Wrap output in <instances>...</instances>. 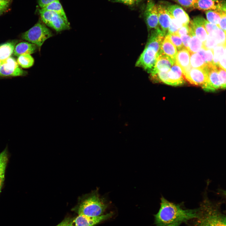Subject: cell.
<instances>
[{
  "label": "cell",
  "mask_w": 226,
  "mask_h": 226,
  "mask_svg": "<svg viewBox=\"0 0 226 226\" xmlns=\"http://www.w3.org/2000/svg\"><path fill=\"white\" fill-rule=\"evenodd\" d=\"M226 51L221 57L218 63V66L225 70H226Z\"/></svg>",
  "instance_id": "60d3db41"
},
{
  "label": "cell",
  "mask_w": 226,
  "mask_h": 226,
  "mask_svg": "<svg viewBox=\"0 0 226 226\" xmlns=\"http://www.w3.org/2000/svg\"><path fill=\"white\" fill-rule=\"evenodd\" d=\"M175 63V61L160 51L153 69L150 73L168 72Z\"/></svg>",
  "instance_id": "4fadbf2b"
},
{
  "label": "cell",
  "mask_w": 226,
  "mask_h": 226,
  "mask_svg": "<svg viewBox=\"0 0 226 226\" xmlns=\"http://www.w3.org/2000/svg\"><path fill=\"white\" fill-rule=\"evenodd\" d=\"M197 53L202 56L206 64L213 63V49L205 50L201 48Z\"/></svg>",
  "instance_id": "f546056e"
},
{
  "label": "cell",
  "mask_w": 226,
  "mask_h": 226,
  "mask_svg": "<svg viewBox=\"0 0 226 226\" xmlns=\"http://www.w3.org/2000/svg\"><path fill=\"white\" fill-rule=\"evenodd\" d=\"M185 80L181 68L175 62L167 72L166 84L172 86H179L184 84Z\"/></svg>",
  "instance_id": "7c38bea8"
},
{
  "label": "cell",
  "mask_w": 226,
  "mask_h": 226,
  "mask_svg": "<svg viewBox=\"0 0 226 226\" xmlns=\"http://www.w3.org/2000/svg\"><path fill=\"white\" fill-rule=\"evenodd\" d=\"M42 9L53 11L66 20L68 21L65 13L59 0H57Z\"/></svg>",
  "instance_id": "cb8c5ba5"
},
{
  "label": "cell",
  "mask_w": 226,
  "mask_h": 226,
  "mask_svg": "<svg viewBox=\"0 0 226 226\" xmlns=\"http://www.w3.org/2000/svg\"><path fill=\"white\" fill-rule=\"evenodd\" d=\"M160 51L175 61L177 50L167 35H165L162 43Z\"/></svg>",
  "instance_id": "ffe728a7"
},
{
  "label": "cell",
  "mask_w": 226,
  "mask_h": 226,
  "mask_svg": "<svg viewBox=\"0 0 226 226\" xmlns=\"http://www.w3.org/2000/svg\"><path fill=\"white\" fill-rule=\"evenodd\" d=\"M161 45V41L159 38L149 37L143 51L136 63V66L143 68L150 73L154 67Z\"/></svg>",
  "instance_id": "277c9868"
},
{
  "label": "cell",
  "mask_w": 226,
  "mask_h": 226,
  "mask_svg": "<svg viewBox=\"0 0 226 226\" xmlns=\"http://www.w3.org/2000/svg\"><path fill=\"white\" fill-rule=\"evenodd\" d=\"M189 35L191 36V39L188 51L190 54L196 53L202 47V43L196 36L191 28Z\"/></svg>",
  "instance_id": "603a6c76"
},
{
  "label": "cell",
  "mask_w": 226,
  "mask_h": 226,
  "mask_svg": "<svg viewBox=\"0 0 226 226\" xmlns=\"http://www.w3.org/2000/svg\"><path fill=\"white\" fill-rule=\"evenodd\" d=\"M73 220L70 218H67L64 219L61 222L56 226H73Z\"/></svg>",
  "instance_id": "b9f144b4"
},
{
  "label": "cell",
  "mask_w": 226,
  "mask_h": 226,
  "mask_svg": "<svg viewBox=\"0 0 226 226\" xmlns=\"http://www.w3.org/2000/svg\"><path fill=\"white\" fill-rule=\"evenodd\" d=\"M214 39L217 45H226V33L219 28L209 34Z\"/></svg>",
  "instance_id": "484cf974"
},
{
  "label": "cell",
  "mask_w": 226,
  "mask_h": 226,
  "mask_svg": "<svg viewBox=\"0 0 226 226\" xmlns=\"http://www.w3.org/2000/svg\"><path fill=\"white\" fill-rule=\"evenodd\" d=\"M190 54V62L191 68L202 69L205 67L206 64L197 52Z\"/></svg>",
  "instance_id": "d4e9b609"
},
{
  "label": "cell",
  "mask_w": 226,
  "mask_h": 226,
  "mask_svg": "<svg viewBox=\"0 0 226 226\" xmlns=\"http://www.w3.org/2000/svg\"><path fill=\"white\" fill-rule=\"evenodd\" d=\"M8 160V152L7 148H6L0 153V178L4 177Z\"/></svg>",
  "instance_id": "83f0119b"
},
{
  "label": "cell",
  "mask_w": 226,
  "mask_h": 226,
  "mask_svg": "<svg viewBox=\"0 0 226 226\" xmlns=\"http://www.w3.org/2000/svg\"><path fill=\"white\" fill-rule=\"evenodd\" d=\"M217 69L223 89H225L226 88V70L217 66Z\"/></svg>",
  "instance_id": "836d02e7"
},
{
  "label": "cell",
  "mask_w": 226,
  "mask_h": 226,
  "mask_svg": "<svg viewBox=\"0 0 226 226\" xmlns=\"http://www.w3.org/2000/svg\"><path fill=\"white\" fill-rule=\"evenodd\" d=\"M39 13L43 23L57 32L70 28L68 21L66 20L53 11L41 8L39 10Z\"/></svg>",
  "instance_id": "8992f818"
},
{
  "label": "cell",
  "mask_w": 226,
  "mask_h": 226,
  "mask_svg": "<svg viewBox=\"0 0 226 226\" xmlns=\"http://www.w3.org/2000/svg\"><path fill=\"white\" fill-rule=\"evenodd\" d=\"M2 0H0V1H2Z\"/></svg>",
  "instance_id": "7dc6e473"
},
{
  "label": "cell",
  "mask_w": 226,
  "mask_h": 226,
  "mask_svg": "<svg viewBox=\"0 0 226 226\" xmlns=\"http://www.w3.org/2000/svg\"><path fill=\"white\" fill-rule=\"evenodd\" d=\"M226 50V45H218L213 48V64L214 65L218 66L219 60Z\"/></svg>",
  "instance_id": "f1b7e54d"
},
{
  "label": "cell",
  "mask_w": 226,
  "mask_h": 226,
  "mask_svg": "<svg viewBox=\"0 0 226 226\" xmlns=\"http://www.w3.org/2000/svg\"><path fill=\"white\" fill-rule=\"evenodd\" d=\"M183 75L185 80L191 84L202 88L207 80V74L203 69L191 68Z\"/></svg>",
  "instance_id": "8fae6325"
},
{
  "label": "cell",
  "mask_w": 226,
  "mask_h": 226,
  "mask_svg": "<svg viewBox=\"0 0 226 226\" xmlns=\"http://www.w3.org/2000/svg\"><path fill=\"white\" fill-rule=\"evenodd\" d=\"M195 8L205 11L225 10V1L222 0H197Z\"/></svg>",
  "instance_id": "2e32d148"
},
{
  "label": "cell",
  "mask_w": 226,
  "mask_h": 226,
  "mask_svg": "<svg viewBox=\"0 0 226 226\" xmlns=\"http://www.w3.org/2000/svg\"><path fill=\"white\" fill-rule=\"evenodd\" d=\"M107 207L103 199L100 197L97 188L80 196L78 203L74 209L78 215L96 217L103 214Z\"/></svg>",
  "instance_id": "3957f363"
},
{
  "label": "cell",
  "mask_w": 226,
  "mask_h": 226,
  "mask_svg": "<svg viewBox=\"0 0 226 226\" xmlns=\"http://www.w3.org/2000/svg\"><path fill=\"white\" fill-rule=\"evenodd\" d=\"M207 193L206 190L197 208V216L191 220L192 226H226V215L221 210V203L211 201Z\"/></svg>",
  "instance_id": "7a4b0ae2"
},
{
  "label": "cell",
  "mask_w": 226,
  "mask_h": 226,
  "mask_svg": "<svg viewBox=\"0 0 226 226\" xmlns=\"http://www.w3.org/2000/svg\"><path fill=\"white\" fill-rule=\"evenodd\" d=\"M191 31V28L189 24L183 25L178 30L176 33L180 36L186 35L189 34Z\"/></svg>",
  "instance_id": "8d00e7d4"
},
{
  "label": "cell",
  "mask_w": 226,
  "mask_h": 226,
  "mask_svg": "<svg viewBox=\"0 0 226 226\" xmlns=\"http://www.w3.org/2000/svg\"><path fill=\"white\" fill-rule=\"evenodd\" d=\"M166 35L178 50L184 47L180 36L177 33L168 34Z\"/></svg>",
  "instance_id": "4dcf8cb0"
},
{
  "label": "cell",
  "mask_w": 226,
  "mask_h": 226,
  "mask_svg": "<svg viewBox=\"0 0 226 226\" xmlns=\"http://www.w3.org/2000/svg\"><path fill=\"white\" fill-rule=\"evenodd\" d=\"M26 73L20 68L13 57H10L1 64L0 76H18L24 75Z\"/></svg>",
  "instance_id": "9c48e42d"
},
{
  "label": "cell",
  "mask_w": 226,
  "mask_h": 226,
  "mask_svg": "<svg viewBox=\"0 0 226 226\" xmlns=\"http://www.w3.org/2000/svg\"><path fill=\"white\" fill-rule=\"evenodd\" d=\"M73 226H75L73 225Z\"/></svg>",
  "instance_id": "c3c4849f"
},
{
  "label": "cell",
  "mask_w": 226,
  "mask_h": 226,
  "mask_svg": "<svg viewBox=\"0 0 226 226\" xmlns=\"http://www.w3.org/2000/svg\"><path fill=\"white\" fill-rule=\"evenodd\" d=\"M144 16L149 30L150 32L158 31L162 33L159 24L157 4L153 0L148 1L144 12Z\"/></svg>",
  "instance_id": "52a82bcc"
},
{
  "label": "cell",
  "mask_w": 226,
  "mask_h": 226,
  "mask_svg": "<svg viewBox=\"0 0 226 226\" xmlns=\"http://www.w3.org/2000/svg\"><path fill=\"white\" fill-rule=\"evenodd\" d=\"M218 27L226 33V11L222 13Z\"/></svg>",
  "instance_id": "f35d334b"
},
{
  "label": "cell",
  "mask_w": 226,
  "mask_h": 226,
  "mask_svg": "<svg viewBox=\"0 0 226 226\" xmlns=\"http://www.w3.org/2000/svg\"><path fill=\"white\" fill-rule=\"evenodd\" d=\"M217 66L213 63L206 64L202 68L206 73L207 77L206 83L202 87L206 91H214L219 89H223L217 71Z\"/></svg>",
  "instance_id": "ba28073f"
},
{
  "label": "cell",
  "mask_w": 226,
  "mask_h": 226,
  "mask_svg": "<svg viewBox=\"0 0 226 226\" xmlns=\"http://www.w3.org/2000/svg\"><path fill=\"white\" fill-rule=\"evenodd\" d=\"M165 5L166 9L170 16L182 25L189 24L190 21L188 14L180 6L176 4Z\"/></svg>",
  "instance_id": "5bb4252c"
},
{
  "label": "cell",
  "mask_w": 226,
  "mask_h": 226,
  "mask_svg": "<svg viewBox=\"0 0 226 226\" xmlns=\"http://www.w3.org/2000/svg\"><path fill=\"white\" fill-rule=\"evenodd\" d=\"M4 177L0 178V192L3 184Z\"/></svg>",
  "instance_id": "f6af8a7d"
},
{
  "label": "cell",
  "mask_w": 226,
  "mask_h": 226,
  "mask_svg": "<svg viewBox=\"0 0 226 226\" xmlns=\"http://www.w3.org/2000/svg\"><path fill=\"white\" fill-rule=\"evenodd\" d=\"M170 16V23L168 29L167 34L176 33L178 30L183 25L174 18Z\"/></svg>",
  "instance_id": "1f68e13d"
},
{
  "label": "cell",
  "mask_w": 226,
  "mask_h": 226,
  "mask_svg": "<svg viewBox=\"0 0 226 226\" xmlns=\"http://www.w3.org/2000/svg\"><path fill=\"white\" fill-rule=\"evenodd\" d=\"M203 22L204 28L208 35L218 28L216 25L209 22L204 18H203Z\"/></svg>",
  "instance_id": "e575fe53"
},
{
  "label": "cell",
  "mask_w": 226,
  "mask_h": 226,
  "mask_svg": "<svg viewBox=\"0 0 226 226\" xmlns=\"http://www.w3.org/2000/svg\"><path fill=\"white\" fill-rule=\"evenodd\" d=\"M113 215L111 212L96 217L78 215L73 220L72 224L75 226H94L110 218Z\"/></svg>",
  "instance_id": "30bf717a"
},
{
  "label": "cell",
  "mask_w": 226,
  "mask_h": 226,
  "mask_svg": "<svg viewBox=\"0 0 226 226\" xmlns=\"http://www.w3.org/2000/svg\"><path fill=\"white\" fill-rule=\"evenodd\" d=\"M225 10H208L205 11L207 21L218 27L223 12Z\"/></svg>",
  "instance_id": "7402d4cb"
},
{
  "label": "cell",
  "mask_w": 226,
  "mask_h": 226,
  "mask_svg": "<svg viewBox=\"0 0 226 226\" xmlns=\"http://www.w3.org/2000/svg\"><path fill=\"white\" fill-rule=\"evenodd\" d=\"M15 42H7L0 45V62L4 63L13 52Z\"/></svg>",
  "instance_id": "44dd1931"
},
{
  "label": "cell",
  "mask_w": 226,
  "mask_h": 226,
  "mask_svg": "<svg viewBox=\"0 0 226 226\" xmlns=\"http://www.w3.org/2000/svg\"><path fill=\"white\" fill-rule=\"evenodd\" d=\"M10 3V0H3L0 1V16L7 10Z\"/></svg>",
  "instance_id": "74e56055"
},
{
  "label": "cell",
  "mask_w": 226,
  "mask_h": 226,
  "mask_svg": "<svg viewBox=\"0 0 226 226\" xmlns=\"http://www.w3.org/2000/svg\"><path fill=\"white\" fill-rule=\"evenodd\" d=\"M182 223L180 222H177L168 224L165 226H180Z\"/></svg>",
  "instance_id": "ee69618b"
},
{
  "label": "cell",
  "mask_w": 226,
  "mask_h": 226,
  "mask_svg": "<svg viewBox=\"0 0 226 226\" xmlns=\"http://www.w3.org/2000/svg\"><path fill=\"white\" fill-rule=\"evenodd\" d=\"M184 47L188 51L189 43L191 39V36L189 34L182 35L180 36Z\"/></svg>",
  "instance_id": "ab89813d"
},
{
  "label": "cell",
  "mask_w": 226,
  "mask_h": 226,
  "mask_svg": "<svg viewBox=\"0 0 226 226\" xmlns=\"http://www.w3.org/2000/svg\"><path fill=\"white\" fill-rule=\"evenodd\" d=\"M1 64H2L0 62V68L1 66Z\"/></svg>",
  "instance_id": "bcb514c9"
},
{
  "label": "cell",
  "mask_w": 226,
  "mask_h": 226,
  "mask_svg": "<svg viewBox=\"0 0 226 226\" xmlns=\"http://www.w3.org/2000/svg\"><path fill=\"white\" fill-rule=\"evenodd\" d=\"M17 62L22 67L28 68L33 65L34 59L30 54H24L18 56Z\"/></svg>",
  "instance_id": "4316f807"
},
{
  "label": "cell",
  "mask_w": 226,
  "mask_h": 226,
  "mask_svg": "<svg viewBox=\"0 0 226 226\" xmlns=\"http://www.w3.org/2000/svg\"><path fill=\"white\" fill-rule=\"evenodd\" d=\"M37 46L35 45L26 42H21L15 47L14 55L17 56L24 54H31L36 50Z\"/></svg>",
  "instance_id": "d6986e66"
},
{
  "label": "cell",
  "mask_w": 226,
  "mask_h": 226,
  "mask_svg": "<svg viewBox=\"0 0 226 226\" xmlns=\"http://www.w3.org/2000/svg\"><path fill=\"white\" fill-rule=\"evenodd\" d=\"M190 54L185 47L179 50L175 59V63L181 68L183 74L189 71L191 68L190 62Z\"/></svg>",
  "instance_id": "ac0fdd59"
},
{
  "label": "cell",
  "mask_w": 226,
  "mask_h": 226,
  "mask_svg": "<svg viewBox=\"0 0 226 226\" xmlns=\"http://www.w3.org/2000/svg\"><path fill=\"white\" fill-rule=\"evenodd\" d=\"M159 209L154 215L156 226H165L173 223H186L196 218L198 209H187L182 203H175L163 196L160 199Z\"/></svg>",
  "instance_id": "6da1fadb"
},
{
  "label": "cell",
  "mask_w": 226,
  "mask_h": 226,
  "mask_svg": "<svg viewBox=\"0 0 226 226\" xmlns=\"http://www.w3.org/2000/svg\"><path fill=\"white\" fill-rule=\"evenodd\" d=\"M183 7L187 8L194 9L197 0H172Z\"/></svg>",
  "instance_id": "d6a6232c"
},
{
  "label": "cell",
  "mask_w": 226,
  "mask_h": 226,
  "mask_svg": "<svg viewBox=\"0 0 226 226\" xmlns=\"http://www.w3.org/2000/svg\"><path fill=\"white\" fill-rule=\"evenodd\" d=\"M57 0H38L39 6L41 8L47 6Z\"/></svg>",
  "instance_id": "7bdbcfd3"
},
{
  "label": "cell",
  "mask_w": 226,
  "mask_h": 226,
  "mask_svg": "<svg viewBox=\"0 0 226 226\" xmlns=\"http://www.w3.org/2000/svg\"><path fill=\"white\" fill-rule=\"evenodd\" d=\"M52 36L51 30L43 23L39 21L30 29L23 33L22 38L40 47L46 40Z\"/></svg>",
  "instance_id": "5b68a950"
},
{
  "label": "cell",
  "mask_w": 226,
  "mask_h": 226,
  "mask_svg": "<svg viewBox=\"0 0 226 226\" xmlns=\"http://www.w3.org/2000/svg\"><path fill=\"white\" fill-rule=\"evenodd\" d=\"M158 20L161 30L165 36L167 34L170 25L171 17L167 11L165 4L162 3L157 4Z\"/></svg>",
  "instance_id": "9a60e30c"
},
{
  "label": "cell",
  "mask_w": 226,
  "mask_h": 226,
  "mask_svg": "<svg viewBox=\"0 0 226 226\" xmlns=\"http://www.w3.org/2000/svg\"><path fill=\"white\" fill-rule=\"evenodd\" d=\"M203 18L201 16L196 17L189 23V25L196 36L202 44L205 41L208 35L203 24Z\"/></svg>",
  "instance_id": "e0dca14e"
},
{
  "label": "cell",
  "mask_w": 226,
  "mask_h": 226,
  "mask_svg": "<svg viewBox=\"0 0 226 226\" xmlns=\"http://www.w3.org/2000/svg\"><path fill=\"white\" fill-rule=\"evenodd\" d=\"M143 0H112L110 1L113 3H123L125 5L133 6L137 5Z\"/></svg>",
  "instance_id": "d590c367"
}]
</instances>
